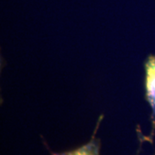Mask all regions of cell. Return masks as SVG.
I'll return each mask as SVG.
<instances>
[{
	"instance_id": "obj_1",
	"label": "cell",
	"mask_w": 155,
	"mask_h": 155,
	"mask_svg": "<svg viewBox=\"0 0 155 155\" xmlns=\"http://www.w3.org/2000/svg\"><path fill=\"white\" fill-rule=\"evenodd\" d=\"M145 91L146 99L152 109V140L155 133V55L153 54H150L145 61Z\"/></svg>"
},
{
	"instance_id": "obj_2",
	"label": "cell",
	"mask_w": 155,
	"mask_h": 155,
	"mask_svg": "<svg viewBox=\"0 0 155 155\" xmlns=\"http://www.w3.org/2000/svg\"><path fill=\"white\" fill-rule=\"evenodd\" d=\"M100 140L92 137L86 144L83 145L76 149L67 151L52 155H100Z\"/></svg>"
},
{
	"instance_id": "obj_3",
	"label": "cell",
	"mask_w": 155,
	"mask_h": 155,
	"mask_svg": "<svg viewBox=\"0 0 155 155\" xmlns=\"http://www.w3.org/2000/svg\"><path fill=\"white\" fill-rule=\"evenodd\" d=\"M154 155H155V154H154Z\"/></svg>"
}]
</instances>
